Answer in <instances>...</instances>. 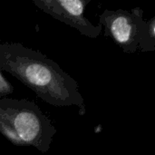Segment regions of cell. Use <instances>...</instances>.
Segmentation results:
<instances>
[{
  "mask_svg": "<svg viewBox=\"0 0 155 155\" xmlns=\"http://www.w3.org/2000/svg\"><path fill=\"white\" fill-rule=\"evenodd\" d=\"M0 70L15 77L44 102L55 107L77 105L84 113L75 80L41 52L20 43H0Z\"/></svg>",
  "mask_w": 155,
  "mask_h": 155,
  "instance_id": "1",
  "label": "cell"
},
{
  "mask_svg": "<svg viewBox=\"0 0 155 155\" xmlns=\"http://www.w3.org/2000/svg\"><path fill=\"white\" fill-rule=\"evenodd\" d=\"M56 129L32 101L0 99V134L16 146H33L47 153Z\"/></svg>",
  "mask_w": 155,
  "mask_h": 155,
  "instance_id": "2",
  "label": "cell"
},
{
  "mask_svg": "<svg viewBox=\"0 0 155 155\" xmlns=\"http://www.w3.org/2000/svg\"><path fill=\"white\" fill-rule=\"evenodd\" d=\"M86 0H33V3L56 20L77 29L82 35L95 38L102 25L94 26L84 17Z\"/></svg>",
  "mask_w": 155,
  "mask_h": 155,
  "instance_id": "3",
  "label": "cell"
},
{
  "mask_svg": "<svg viewBox=\"0 0 155 155\" xmlns=\"http://www.w3.org/2000/svg\"><path fill=\"white\" fill-rule=\"evenodd\" d=\"M104 12L101 16V22L106 25L112 37L124 45H132L136 36L135 25L133 19L126 15H116Z\"/></svg>",
  "mask_w": 155,
  "mask_h": 155,
  "instance_id": "4",
  "label": "cell"
},
{
  "mask_svg": "<svg viewBox=\"0 0 155 155\" xmlns=\"http://www.w3.org/2000/svg\"><path fill=\"white\" fill-rule=\"evenodd\" d=\"M13 92H14V87L4 77V75L2 74V72L0 70V99L5 98L8 94H13Z\"/></svg>",
  "mask_w": 155,
  "mask_h": 155,
  "instance_id": "5",
  "label": "cell"
}]
</instances>
